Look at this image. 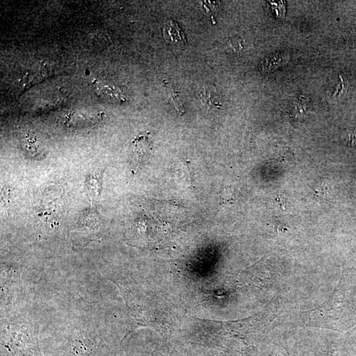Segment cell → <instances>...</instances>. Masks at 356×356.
<instances>
[{
  "instance_id": "obj_3",
  "label": "cell",
  "mask_w": 356,
  "mask_h": 356,
  "mask_svg": "<svg viewBox=\"0 0 356 356\" xmlns=\"http://www.w3.org/2000/svg\"><path fill=\"white\" fill-rule=\"evenodd\" d=\"M163 34L166 42L173 45L183 46L187 43L186 36L176 23L171 21L166 25Z\"/></svg>"
},
{
  "instance_id": "obj_4",
  "label": "cell",
  "mask_w": 356,
  "mask_h": 356,
  "mask_svg": "<svg viewBox=\"0 0 356 356\" xmlns=\"http://www.w3.org/2000/svg\"><path fill=\"white\" fill-rule=\"evenodd\" d=\"M97 91L102 96H107L108 98L115 99V100L120 102L126 101V96L122 90L114 85L105 84V83L96 82L95 83Z\"/></svg>"
},
{
  "instance_id": "obj_2",
  "label": "cell",
  "mask_w": 356,
  "mask_h": 356,
  "mask_svg": "<svg viewBox=\"0 0 356 356\" xmlns=\"http://www.w3.org/2000/svg\"><path fill=\"white\" fill-rule=\"evenodd\" d=\"M22 147L25 153L31 158L41 159L45 155V147L35 136L27 134L23 137Z\"/></svg>"
},
{
  "instance_id": "obj_7",
  "label": "cell",
  "mask_w": 356,
  "mask_h": 356,
  "mask_svg": "<svg viewBox=\"0 0 356 356\" xmlns=\"http://www.w3.org/2000/svg\"><path fill=\"white\" fill-rule=\"evenodd\" d=\"M342 142L348 147L356 148V128L348 129L342 135Z\"/></svg>"
},
{
  "instance_id": "obj_1",
  "label": "cell",
  "mask_w": 356,
  "mask_h": 356,
  "mask_svg": "<svg viewBox=\"0 0 356 356\" xmlns=\"http://www.w3.org/2000/svg\"><path fill=\"white\" fill-rule=\"evenodd\" d=\"M133 153L131 166L137 170L149 160L152 151L151 143L147 134H140L132 142Z\"/></svg>"
},
{
  "instance_id": "obj_5",
  "label": "cell",
  "mask_w": 356,
  "mask_h": 356,
  "mask_svg": "<svg viewBox=\"0 0 356 356\" xmlns=\"http://www.w3.org/2000/svg\"><path fill=\"white\" fill-rule=\"evenodd\" d=\"M201 99L203 105L209 106L210 108L221 107V103L219 101V96L217 95L216 90L214 88L209 87L203 88L201 94Z\"/></svg>"
},
{
  "instance_id": "obj_6",
  "label": "cell",
  "mask_w": 356,
  "mask_h": 356,
  "mask_svg": "<svg viewBox=\"0 0 356 356\" xmlns=\"http://www.w3.org/2000/svg\"><path fill=\"white\" fill-rule=\"evenodd\" d=\"M166 87H168V96H169V99L172 103V105L174 106V107L176 108V110L180 114H184V108L183 106L181 101H180L179 97H178V94L180 93L179 92L175 91L174 88L170 87L168 83L165 82Z\"/></svg>"
}]
</instances>
